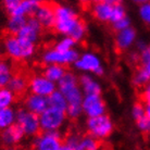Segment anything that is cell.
Listing matches in <instances>:
<instances>
[{"mask_svg": "<svg viewBox=\"0 0 150 150\" xmlns=\"http://www.w3.org/2000/svg\"><path fill=\"white\" fill-rule=\"evenodd\" d=\"M132 113H133V116H134V119H135L136 121L146 115V114H145V108H144V105H142V103H139V102L136 103V105L133 107Z\"/></svg>", "mask_w": 150, "mask_h": 150, "instance_id": "33", "label": "cell"}, {"mask_svg": "<svg viewBox=\"0 0 150 150\" xmlns=\"http://www.w3.org/2000/svg\"><path fill=\"white\" fill-rule=\"evenodd\" d=\"M125 18H126V13H125L124 7L120 2H115V4H114V10H113L112 19H111V23L114 24V23L119 22V21L125 19Z\"/></svg>", "mask_w": 150, "mask_h": 150, "instance_id": "29", "label": "cell"}, {"mask_svg": "<svg viewBox=\"0 0 150 150\" xmlns=\"http://www.w3.org/2000/svg\"><path fill=\"white\" fill-rule=\"evenodd\" d=\"M48 105L50 108L58 109L65 112L68 109V101L60 91H54L48 97Z\"/></svg>", "mask_w": 150, "mask_h": 150, "instance_id": "23", "label": "cell"}, {"mask_svg": "<svg viewBox=\"0 0 150 150\" xmlns=\"http://www.w3.org/2000/svg\"><path fill=\"white\" fill-rule=\"evenodd\" d=\"M15 114L11 108L0 110V129H6L14 124Z\"/></svg>", "mask_w": 150, "mask_h": 150, "instance_id": "25", "label": "cell"}, {"mask_svg": "<svg viewBox=\"0 0 150 150\" xmlns=\"http://www.w3.org/2000/svg\"><path fill=\"white\" fill-rule=\"evenodd\" d=\"M16 123L23 129L24 134L30 136H38L41 134L39 116L27 110L21 109L16 113Z\"/></svg>", "mask_w": 150, "mask_h": 150, "instance_id": "7", "label": "cell"}, {"mask_svg": "<svg viewBox=\"0 0 150 150\" xmlns=\"http://www.w3.org/2000/svg\"><path fill=\"white\" fill-rule=\"evenodd\" d=\"M83 111L90 117H97V116L103 115L105 111V102L102 101L100 96H86L83 99L82 102Z\"/></svg>", "mask_w": 150, "mask_h": 150, "instance_id": "12", "label": "cell"}, {"mask_svg": "<svg viewBox=\"0 0 150 150\" xmlns=\"http://www.w3.org/2000/svg\"><path fill=\"white\" fill-rule=\"evenodd\" d=\"M139 15L144 22L150 25V2H145L139 8Z\"/></svg>", "mask_w": 150, "mask_h": 150, "instance_id": "31", "label": "cell"}, {"mask_svg": "<svg viewBox=\"0 0 150 150\" xmlns=\"http://www.w3.org/2000/svg\"><path fill=\"white\" fill-rule=\"evenodd\" d=\"M113 27H114V30H116L117 32L126 30V28L129 27V20H128L127 18H125V19L119 21V22L114 23V24H113Z\"/></svg>", "mask_w": 150, "mask_h": 150, "instance_id": "34", "label": "cell"}, {"mask_svg": "<svg viewBox=\"0 0 150 150\" xmlns=\"http://www.w3.org/2000/svg\"><path fill=\"white\" fill-rule=\"evenodd\" d=\"M115 1H98L95 2L93 8V15L101 22H111Z\"/></svg>", "mask_w": 150, "mask_h": 150, "instance_id": "15", "label": "cell"}, {"mask_svg": "<svg viewBox=\"0 0 150 150\" xmlns=\"http://www.w3.org/2000/svg\"><path fill=\"white\" fill-rule=\"evenodd\" d=\"M79 83H81L82 88L86 96H93V95L100 96L101 88L99 86V84L95 79H91L90 76H88V75H83L82 77L79 79Z\"/></svg>", "mask_w": 150, "mask_h": 150, "instance_id": "20", "label": "cell"}, {"mask_svg": "<svg viewBox=\"0 0 150 150\" xmlns=\"http://www.w3.org/2000/svg\"><path fill=\"white\" fill-rule=\"evenodd\" d=\"M59 91L63 95L68 105H77L82 107L83 96L77 84V79L72 73H67L63 79L59 82Z\"/></svg>", "mask_w": 150, "mask_h": 150, "instance_id": "3", "label": "cell"}, {"mask_svg": "<svg viewBox=\"0 0 150 150\" xmlns=\"http://www.w3.org/2000/svg\"><path fill=\"white\" fill-rule=\"evenodd\" d=\"M74 45H75V41L72 38L67 37L64 38V39H62L60 42H58L54 49L59 50V51H69V50H72Z\"/></svg>", "mask_w": 150, "mask_h": 150, "instance_id": "30", "label": "cell"}, {"mask_svg": "<svg viewBox=\"0 0 150 150\" xmlns=\"http://www.w3.org/2000/svg\"><path fill=\"white\" fill-rule=\"evenodd\" d=\"M75 67L79 70L93 72V73H96L98 75L103 73L99 59L91 53H86V54L81 57L79 59H77V61L75 62Z\"/></svg>", "mask_w": 150, "mask_h": 150, "instance_id": "14", "label": "cell"}, {"mask_svg": "<svg viewBox=\"0 0 150 150\" xmlns=\"http://www.w3.org/2000/svg\"><path fill=\"white\" fill-rule=\"evenodd\" d=\"M136 38V32L134 28L128 27L126 30H121L117 33L115 38V46L117 49L124 50V49L128 48L129 46L135 41Z\"/></svg>", "mask_w": 150, "mask_h": 150, "instance_id": "19", "label": "cell"}, {"mask_svg": "<svg viewBox=\"0 0 150 150\" xmlns=\"http://www.w3.org/2000/svg\"><path fill=\"white\" fill-rule=\"evenodd\" d=\"M144 108H145V114H146V116L150 119V101H145Z\"/></svg>", "mask_w": 150, "mask_h": 150, "instance_id": "36", "label": "cell"}, {"mask_svg": "<svg viewBox=\"0 0 150 150\" xmlns=\"http://www.w3.org/2000/svg\"><path fill=\"white\" fill-rule=\"evenodd\" d=\"M54 14H56V24H54L56 30L69 36L79 21L77 14L71 8L60 4H56Z\"/></svg>", "mask_w": 150, "mask_h": 150, "instance_id": "2", "label": "cell"}, {"mask_svg": "<svg viewBox=\"0 0 150 150\" xmlns=\"http://www.w3.org/2000/svg\"><path fill=\"white\" fill-rule=\"evenodd\" d=\"M143 98L145 101H150V83L145 87V89H144Z\"/></svg>", "mask_w": 150, "mask_h": 150, "instance_id": "35", "label": "cell"}, {"mask_svg": "<svg viewBox=\"0 0 150 150\" xmlns=\"http://www.w3.org/2000/svg\"><path fill=\"white\" fill-rule=\"evenodd\" d=\"M100 143L93 136H84L79 142L75 150H99Z\"/></svg>", "mask_w": 150, "mask_h": 150, "instance_id": "24", "label": "cell"}, {"mask_svg": "<svg viewBox=\"0 0 150 150\" xmlns=\"http://www.w3.org/2000/svg\"><path fill=\"white\" fill-rule=\"evenodd\" d=\"M79 58V54L75 50H69V51H59L57 49H51L45 53L44 61L48 64H70L72 62H76Z\"/></svg>", "mask_w": 150, "mask_h": 150, "instance_id": "10", "label": "cell"}, {"mask_svg": "<svg viewBox=\"0 0 150 150\" xmlns=\"http://www.w3.org/2000/svg\"><path fill=\"white\" fill-rule=\"evenodd\" d=\"M63 144L57 132H42L38 135L34 150H59Z\"/></svg>", "mask_w": 150, "mask_h": 150, "instance_id": "11", "label": "cell"}, {"mask_svg": "<svg viewBox=\"0 0 150 150\" xmlns=\"http://www.w3.org/2000/svg\"><path fill=\"white\" fill-rule=\"evenodd\" d=\"M30 89L34 95L48 98L50 95L56 91V86L51 81L44 76H33L30 83Z\"/></svg>", "mask_w": 150, "mask_h": 150, "instance_id": "13", "label": "cell"}, {"mask_svg": "<svg viewBox=\"0 0 150 150\" xmlns=\"http://www.w3.org/2000/svg\"><path fill=\"white\" fill-rule=\"evenodd\" d=\"M25 105H26L27 111L39 116L49 107L48 98L34 94L28 95L25 99Z\"/></svg>", "mask_w": 150, "mask_h": 150, "instance_id": "17", "label": "cell"}, {"mask_svg": "<svg viewBox=\"0 0 150 150\" xmlns=\"http://www.w3.org/2000/svg\"><path fill=\"white\" fill-rule=\"evenodd\" d=\"M133 83L134 85L138 87H146L148 84L150 83V75L146 72V70L140 67L136 70V72L134 73L133 76Z\"/></svg>", "mask_w": 150, "mask_h": 150, "instance_id": "26", "label": "cell"}, {"mask_svg": "<svg viewBox=\"0 0 150 150\" xmlns=\"http://www.w3.org/2000/svg\"><path fill=\"white\" fill-rule=\"evenodd\" d=\"M27 19L28 18L26 16H10L7 27V34L16 36L20 30L26 25Z\"/></svg>", "mask_w": 150, "mask_h": 150, "instance_id": "22", "label": "cell"}, {"mask_svg": "<svg viewBox=\"0 0 150 150\" xmlns=\"http://www.w3.org/2000/svg\"><path fill=\"white\" fill-rule=\"evenodd\" d=\"M136 123H137L138 128L143 132V133L150 134V119L149 117H147V116L145 115V116H143L142 119H139V120L136 121Z\"/></svg>", "mask_w": 150, "mask_h": 150, "instance_id": "32", "label": "cell"}, {"mask_svg": "<svg viewBox=\"0 0 150 150\" xmlns=\"http://www.w3.org/2000/svg\"><path fill=\"white\" fill-rule=\"evenodd\" d=\"M23 136H24V132L18 123L12 124L10 127L4 129V132L1 133L2 142L4 145H8V146L18 144L23 138Z\"/></svg>", "mask_w": 150, "mask_h": 150, "instance_id": "18", "label": "cell"}, {"mask_svg": "<svg viewBox=\"0 0 150 150\" xmlns=\"http://www.w3.org/2000/svg\"><path fill=\"white\" fill-rule=\"evenodd\" d=\"M12 76V68L4 61H0V89L9 84Z\"/></svg>", "mask_w": 150, "mask_h": 150, "instance_id": "27", "label": "cell"}, {"mask_svg": "<svg viewBox=\"0 0 150 150\" xmlns=\"http://www.w3.org/2000/svg\"><path fill=\"white\" fill-rule=\"evenodd\" d=\"M56 4L51 2H40L38 9L34 14V18L38 21L44 28H54L56 14H54Z\"/></svg>", "mask_w": 150, "mask_h": 150, "instance_id": "9", "label": "cell"}, {"mask_svg": "<svg viewBox=\"0 0 150 150\" xmlns=\"http://www.w3.org/2000/svg\"><path fill=\"white\" fill-rule=\"evenodd\" d=\"M4 49L8 56L14 60H24L34 53L35 46L33 42L24 40L15 35L7 34L4 39Z\"/></svg>", "mask_w": 150, "mask_h": 150, "instance_id": "1", "label": "cell"}, {"mask_svg": "<svg viewBox=\"0 0 150 150\" xmlns=\"http://www.w3.org/2000/svg\"><path fill=\"white\" fill-rule=\"evenodd\" d=\"M87 128L94 138H103L111 134L113 128L112 122L108 115L90 117L87 122Z\"/></svg>", "mask_w": 150, "mask_h": 150, "instance_id": "8", "label": "cell"}, {"mask_svg": "<svg viewBox=\"0 0 150 150\" xmlns=\"http://www.w3.org/2000/svg\"><path fill=\"white\" fill-rule=\"evenodd\" d=\"M6 150H14V149H10V148H8V149H6Z\"/></svg>", "mask_w": 150, "mask_h": 150, "instance_id": "39", "label": "cell"}, {"mask_svg": "<svg viewBox=\"0 0 150 150\" xmlns=\"http://www.w3.org/2000/svg\"><path fill=\"white\" fill-rule=\"evenodd\" d=\"M4 9L10 14V16H34L35 12L38 9L40 2L35 0H7L4 1Z\"/></svg>", "mask_w": 150, "mask_h": 150, "instance_id": "5", "label": "cell"}, {"mask_svg": "<svg viewBox=\"0 0 150 150\" xmlns=\"http://www.w3.org/2000/svg\"><path fill=\"white\" fill-rule=\"evenodd\" d=\"M33 76L25 71V69L12 68V76L8 84L9 89L15 98H22L30 88V79Z\"/></svg>", "mask_w": 150, "mask_h": 150, "instance_id": "4", "label": "cell"}, {"mask_svg": "<svg viewBox=\"0 0 150 150\" xmlns=\"http://www.w3.org/2000/svg\"><path fill=\"white\" fill-rule=\"evenodd\" d=\"M41 28L42 27L40 26V24L38 23L37 20L35 19L34 16H30L27 19L26 25L20 30L19 34L16 35V36L24 39V40H27L34 44L35 41L37 40L39 34H40Z\"/></svg>", "mask_w": 150, "mask_h": 150, "instance_id": "16", "label": "cell"}, {"mask_svg": "<svg viewBox=\"0 0 150 150\" xmlns=\"http://www.w3.org/2000/svg\"><path fill=\"white\" fill-rule=\"evenodd\" d=\"M59 150H75V148H73V147H70V146H68V145L63 144Z\"/></svg>", "mask_w": 150, "mask_h": 150, "instance_id": "38", "label": "cell"}, {"mask_svg": "<svg viewBox=\"0 0 150 150\" xmlns=\"http://www.w3.org/2000/svg\"><path fill=\"white\" fill-rule=\"evenodd\" d=\"M67 113L58 109L48 107L39 115L41 132H56L63 124Z\"/></svg>", "mask_w": 150, "mask_h": 150, "instance_id": "6", "label": "cell"}, {"mask_svg": "<svg viewBox=\"0 0 150 150\" xmlns=\"http://www.w3.org/2000/svg\"><path fill=\"white\" fill-rule=\"evenodd\" d=\"M14 99V95L11 93L9 88L0 89V110L10 108V105Z\"/></svg>", "mask_w": 150, "mask_h": 150, "instance_id": "28", "label": "cell"}, {"mask_svg": "<svg viewBox=\"0 0 150 150\" xmlns=\"http://www.w3.org/2000/svg\"><path fill=\"white\" fill-rule=\"evenodd\" d=\"M143 68L145 69L147 73L150 75V59L148 61H146V62H144V63H143Z\"/></svg>", "mask_w": 150, "mask_h": 150, "instance_id": "37", "label": "cell"}, {"mask_svg": "<svg viewBox=\"0 0 150 150\" xmlns=\"http://www.w3.org/2000/svg\"><path fill=\"white\" fill-rule=\"evenodd\" d=\"M65 74H67V71H65V69L62 65L49 64L48 67L44 70V75L42 76L53 83V82H60Z\"/></svg>", "mask_w": 150, "mask_h": 150, "instance_id": "21", "label": "cell"}]
</instances>
